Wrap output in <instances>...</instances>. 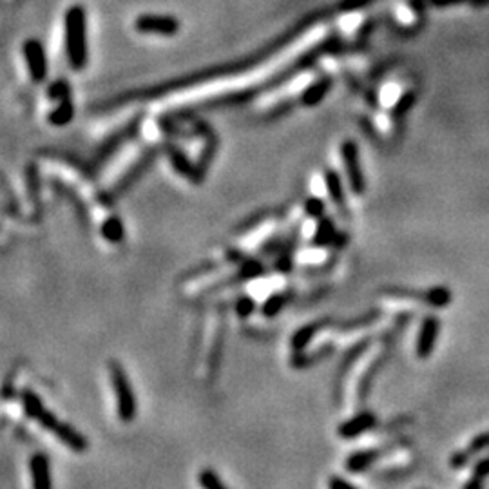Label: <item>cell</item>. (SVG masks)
Returning a JSON list of instances; mask_svg holds the SVG:
<instances>
[{"label": "cell", "mask_w": 489, "mask_h": 489, "mask_svg": "<svg viewBox=\"0 0 489 489\" xmlns=\"http://www.w3.org/2000/svg\"><path fill=\"white\" fill-rule=\"evenodd\" d=\"M462 0H432V4L439 6V8H444V6H451V4H458Z\"/></svg>", "instance_id": "obj_23"}, {"label": "cell", "mask_w": 489, "mask_h": 489, "mask_svg": "<svg viewBox=\"0 0 489 489\" xmlns=\"http://www.w3.org/2000/svg\"><path fill=\"white\" fill-rule=\"evenodd\" d=\"M375 424H377V417L372 411H360V414L339 424L337 433L342 439H356L363 433L370 432L372 428H375Z\"/></svg>", "instance_id": "obj_6"}, {"label": "cell", "mask_w": 489, "mask_h": 489, "mask_svg": "<svg viewBox=\"0 0 489 489\" xmlns=\"http://www.w3.org/2000/svg\"><path fill=\"white\" fill-rule=\"evenodd\" d=\"M51 433H53L66 448H69L71 451H75V453H84V451H87V448H89L87 439H85L78 430H75L71 424L64 423V421H60Z\"/></svg>", "instance_id": "obj_7"}, {"label": "cell", "mask_w": 489, "mask_h": 489, "mask_svg": "<svg viewBox=\"0 0 489 489\" xmlns=\"http://www.w3.org/2000/svg\"><path fill=\"white\" fill-rule=\"evenodd\" d=\"M328 489H357V488L353 484H350L348 481H344V479H341V476H330Z\"/></svg>", "instance_id": "obj_20"}, {"label": "cell", "mask_w": 489, "mask_h": 489, "mask_svg": "<svg viewBox=\"0 0 489 489\" xmlns=\"http://www.w3.org/2000/svg\"><path fill=\"white\" fill-rule=\"evenodd\" d=\"M484 482L482 479H479V476H469V481L464 484L462 489H484Z\"/></svg>", "instance_id": "obj_22"}, {"label": "cell", "mask_w": 489, "mask_h": 489, "mask_svg": "<svg viewBox=\"0 0 489 489\" xmlns=\"http://www.w3.org/2000/svg\"><path fill=\"white\" fill-rule=\"evenodd\" d=\"M473 476H479L482 481H486L489 476V457H484L482 460L475 464V469H473Z\"/></svg>", "instance_id": "obj_19"}, {"label": "cell", "mask_w": 489, "mask_h": 489, "mask_svg": "<svg viewBox=\"0 0 489 489\" xmlns=\"http://www.w3.org/2000/svg\"><path fill=\"white\" fill-rule=\"evenodd\" d=\"M109 379H111V386L116 397L118 418L125 424L133 423L136 418V411H138V402H136V395H134V390L129 383V377L118 360L109 363Z\"/></svg>", "instance_id": "obj_1"}, {"label": "cell", "mask_w": 489, "mask_h": 489, "mask_svg": "<svg viewBox=\"0 0 489 489\" xmlns=\"http://www.w3.org/2000/svg\"><path fill=\"white\" fill-rule=\"evenodd\" d=\"M26 58L31 69V75L35 82H41L45 76V57L42 53V48L38 42L31 41L26 44Z\"/></svg>", "instance_id": "obj_11"}, {"label": "cell", "mask_w": 489, "mask_h": 489, "mask_svg": "<svg viewBox=\"0 0 489 489\" xmlns=\"http://www.w3.org/2000/svg\"><path fill=\"white\" fill-rule=\"evenodd\" d=\"M488 448H489V432H484L481 433V435H476L475 439L469 442V446H467L466 449L457 451V453L451 457V460H449V466L453 467V469H460V467H464L469 460H472L473 455L481 453V451H484V449Z\"/></svg>", "instance_id": "obj_9"}, {"label": "cell", "mask_w": 489, "mask_h": 489, "mask_svg": "<svg viewBox=\"0 0 489 489\" xmlns=\"http://www.w3.org/2000/svg\"><path fill=\"white\" fill-rule=\"evenodd\" d=\"M383 453V449H363V451H356V453H351L346 458L344 467L350 473H365L366 469H370L377 462Z\"/></svg>", "instance_id": "obj_10"}, {"label": "cell", "mask_w": 489, "mask_h": 489, "mask_svg": "<svg viewBox=\"0 0 489 489\" xmlns=\"http://www.w3.org/2000/svg\"><path fill=\"white\" fill-rule=\"evenodd\" d=\"M102 236L105 238L109 243H120L124 240V227L118 218L107 219L102 225Z\"/></svg>", "instance_id": "obj_17"}, {"label": "cell", "mask_w": 489, "mask_h": 489, "mask_svg": "<svg viewBox=\"0 0 489 489\" xmlns=\"http://www.w3.org/2000/svg\"><path fill=\"white\" fill-rule=\"evenodd\" d=\"M473 2H475V4H488L489 0H473Z\"/></svg>", "instance_id": "obj_24"}, {"label": "cell", "mask_w": 489, "mask_h": 489, "mask_svg": "<svg viewBox=\"0 0 489 489\" xmlns=\"http://www.w3.org/2000/svg\"><path fill=\"white\" fill-rule=\"evenodd\" d=\"M342 154H344V161H346V170H350L351 187L356 192H360L365 189V182H363V176L359 173V167H357V151L353 143H346Z\"/></svg>", "instance_id": "obj_12"}, {"label": "cell", "mask_w": 489, "mask_h": 489, "mask_svg": "<svg viewBox=\"0 0 489 489\" xmlns=\"http://www.w3.org/2000/svg\"><path fill=\"white\" fill-rule=\"evenodd\" d=\"M307 209H308V214H310V216H321V214H323V203L317 200H312V201H308Z\"/></svg>", "instance_id": "obj_21"}, {"label": "cell", "mask_w": 489, "mask_h": 489, "mask_svg": "<svg viewBox=\"0 0 489 489\" xmlns=\"http://www.w3.org/2000/svg\"><path fill=\"white\" fill-rule=\"evenodd\" d=\"M22 408H24V414H26L27 418H31V421H36V417L44 411V402H42V399L38 395H36L33 390H24L22 391Z\"/></svg>", "instance_id": "obj_14"}, {"label": "cell", "mask_w": 489, "mask_h": 489, "mask_svg": "<svg viewBox=\"0 0 489 489\" xmlns=\"http://www.w3.org/2000/svg\"><path fill=\"white\" fill-rule=\"evenodd\" d=\"M321 326H323V323H312V325H307V326H302V328H299L298 332L292 335V339H290V344H292L293 350L295 351L305 350V348L308 346V342L314 339V335L319 332Z\"/></svg>", "instance_id": "obj_13"}, {"label": "cell", "mask_w": 489, "mask_h": 489, "mask_svg": "<svg viewBox=\"0 0 489 489\" xmlns=\"http://www.w3.org/2000/svg\"><path fill=\"white\" fill-rule=\"evenodd\" d=\"M29 475L31 489H53L51 462L45 453H35L29 458Z\"/></svg>", "instance_id": "obj_5"}, {"label": "cell", "mask_w": 489, "mask_h": 489, "mask_svg": "<svg viewBox=\"0 0 489 489\" xmlns=\"http://www.w3.org/2000/svg\"><path fill=\"white\" fill-rule=\"evenodd\" d=\"M439 332H440L439 317L430 316L423 321L421 330H418L417 346H415L418 359H428V357L432 356L433 350H435L437 339H439Z\"/></svg>", "instance_id": "obj_4"}, {"label": "cell", "mask_w": 489, "mask_h": 489, "mask_svg": "<svg viewBox=\"0 0 489 489\" xmlns=\"http://www.w3.org/2000/svg\"><path fill=\"white\" fill-rule=\"evenodd\" d=\"M198 484H200L201 489H228L221 476L214 472L212 467L200 469V473H198Z\"/></svg>", "instance_id": "obj_15"}, {"label": "cell", "mask_w": 489, "mask_h": 489, "mask_svg": "<svg viewBox=\"0 0 489 489\" xmlns=\"http://www.w3.org/2000/svg\"><path fill=\"white\" fill-rule=\"evenodd\" d=\"M286 301H289L286 293H272L270 298L263 302L261 314L265 317H276L277 314H279V312L285 308Z\"/></svg>", "instance_id": "obj_16"}, {"label": "cell", "mask_w": 489, "mask_h": 489, "mask_svg": "<svg viewBox=\"0 0 489 489\" xmlns=\"http://www.w3.org/2000/svg\"><path fill=\"white\" fill-rule=\"evenodd\" d=\"M234 310H236L238 317L247 319V317H250L254 312H256V302H254V299L249 298V295H241V298L234 302Z\"/></svg>", "instance_id": "obj_18"}, {"label": "cell", "mask_w": 489, "mask_h": 489, "mask_svg": "<svg viewBox=\"0 0 489 489\" xmlns=\"http://www.w3.org/2000/svg\"><path fill=\"white\" fill-rule=\"evenodd\" d=\"M136 29L142 33H160V35H173L178 29V22L169 17H156L147 15L136 20Z\"/></svg>", "instance_id": "obj_8"}, {"label": "cell", "mask_w": 489, "mask_h": 489, "mask_svg": "<svg viewBox=\"0 0 489 489\" xmlns=\"http://www.w3.org/2000/svg\"><path fill=\"white\" fill-rule=\"evenodd\" d=\"M85 22L84 11L78 6L69 9L66 18V48L71 67L80 69L85 62Z\"/></svg>", "instance_id": "obj_2"}, {"label": "cell", "mask_w": 489, "mask_h": 489, "mask_svg": "<svg viewBox=\"0 0 489 489\" xmlns=\"http://www.w3.org/2000/svg\"><path fill=\"white\" fill-rule=\"evenodd\" d=\"M388 295L395 299H411V301H421L428 307L444 308L451 305V290L446 286H433L428 290H411V289H390Z\"/></svg>", "instance_id": "obj_3"}]
</instances>
